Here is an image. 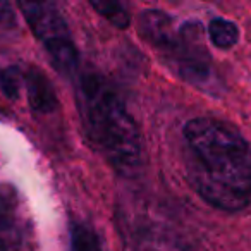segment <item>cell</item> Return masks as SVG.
Listing matches in <instances>:
<instances>
[{
    "label": "cell",
    "mask_w": 251,
    "mask_h": 251,
    "mask_svg": "<svg viewBox=\"0 0 251 251\" xmlns=\"http://www.w3.org/2000/svg\"><path fill=\"white\" fill-rule=\"evenodd\" d=\"M0 251H9V250H5V248H0Z\"/></svg>",
    "instance_id": "12"
},
{
    "label": "cell",
    "mask_w": 251,
    "mask_h": 251,
    "mask_svg": "<svg viewBox=\"0 0 251 251\" xmlns=\"http://www.w3.org/2000/svg\"><path fill=\"white\" fill-rule=\"evenodd\" d=\"M23 73L18 67H0V91L9 98H18L21 90Z\"/></svg>",
    "instance_id": "10"
},
{
    "label": "cell",
    "mask_w": 251,
    "mask_h": 251,
    "mask_svg": "<svg viewBox=\"0 0 251 251\" xmlns=\"http://www.w3.org/2000/svg\"><path fill=\"white\" fill-rule=\"evenodd\" d=\"M11 26H16L12 5L7 2H0V29H11Z\"/></svg>",
    "instance_id": "11"
},
{
    "label": "cell",
    "mask_w": 251,
    "mask_h": 251,
    "mask_svg": "<svg viewBox=\"0 0 251 251\" xmlns=\"http://www.w3.org/2000/svg\"><path fill=\"white\" fill-rule=\"evenodd\" d=\"M79 107L95 147L121 174L133 172L140 164L141 145L136 124L114 88L98 76L79 83Z\"/></svg>",
    "instance_id": "2"
},
{
    "label": "cell",
    "mask_w": 251,
    "mask_h": 251,
    "mask_svg": "<svg viewBox=\"0 0 251 251\" xmlns=\"http://www.w3.org/2000/svg\"><path fill=\"white\" fill-rule=\"evenodd\" d=\"M26 83V93H28L29 105L35 108L36 112L42 114H49L53 112L57 107V97L53 91L50 81L43 73H40L35 67H29L26 73H23Z\"/></svg>",
    "instance_id": "6"
},
{
    "label": "cell",
    "mask_w": 251,
    "mask_h": 251,
    "mask_svg": "<svg viewBox=\"0 0 251 251\" xmlns=\"http://www.w3.org/2000/svg\"><path fill=\"white\" fill-rule=\"evenodd\" d=\"M71 251H101L98 234L86 224H71Z\"/></svg>",
    "instance_id": "8"
},
{
    "label": "cell",
    "mask_w": 251,
    "mask_h": 251,
    "mask_svg": "<svg viewBox=\"0 0 251 251\" xmlns=\"http://www.w3.org/2000/svg\"><path fill=\"white\" fill-rule=\"evenodd\" d=\"M21 232L18 195L11 186L0 184V248L11 251L21 241Z\"/></svg>",
    "instance_id": "5"
},
{
    "label": "cell",
    "mask_w": 251,
    "mask_h": 251,
    "mask_svg": "<svg viewBox=\"0 0 251 251\" xmlns=\"http://www.w3.org/2000/svg\"><path fill=\"white\" fill-rule=\"evenodd\" d=\"M208 38L217 49L229 50L239 42V28L229 19L215 18L208 25Z\"/></svg>",
    "instance_id": "7"
},
{
    "label": "cell",
    "mask_w": 251,
    "mask_h": 251,
    "mask_svg": "<svg viewBox=\"0 0 251 251\" xmlns=\"http://www.w3.org/2000/svg\"><path fill=\"white\" fill-rule=\"evenodd\" d=\"M19 9L25 14L31 31L43 43L57 69L66 76L76 74L79 66L77 49L71 38L66 21L55 5L42 2H21Z\"/></svg>",
    "instance_id": "4"
},
{
    "label": "cell",
    "mask_w": 251,
    "mask_h": 251,
    "mask_svg": "<svg viewBox=\"0 0 251 251\" xmlns=\"http://www.w3.org/2000/svg\"><path fill=\"white\" fill-rule=\"evenodd\" d=\"M91 7L117 28L124 29L129 26V12L119 2H91Z\"/></svg>",
    "instance_id": "9"
},
{
    "label": "cell",
    "mask_w": 251,
    "mask_h": 251,
    "mask_svg": "<svg viewBox=\"0 0 251 251\" xmlns=\"http://www.w3.org/2000/svg\"><path fill=\"white\" fill-rule=\"evenodd\" d=\"M140 33L179 77L210 95L220 93V79L203 45L200 23H184L177 28L165 12L145 11L140 18Z\"/></svg>",
    "instance_id": "3"
},
{
    "label": "cell",
    "mask_w": 251,
    "mask_h": 251,
    "mask_svg": "<svg viewBox=\"0 0 251 251\" xmlns=\"http://www.w3.org/2000/svg\"><path fill=\"white\" fill-rule=\"evenodd\" d=\"M189 184L208 205L239 212L251 203V145L226 121L196 117L184 126Z\"/></svg>",
    "instance_id": "1"
}]
</instances>
